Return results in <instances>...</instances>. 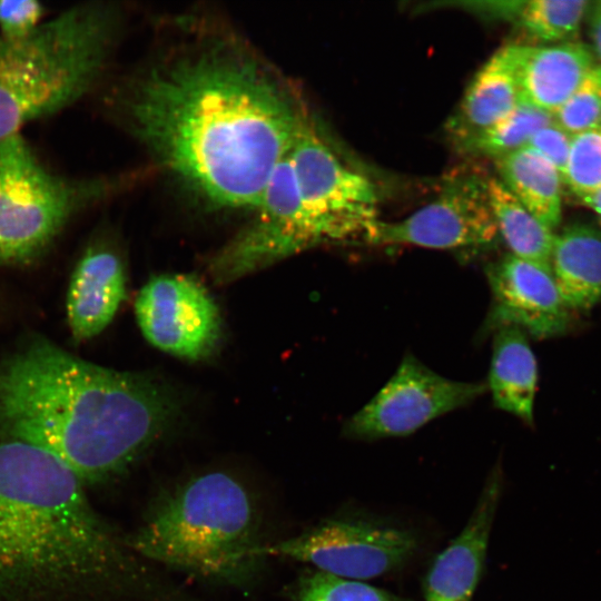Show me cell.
<instances>
[{
  "mask_svg": "<svg viewBox=\"0 0 601 601\" xmlns=\"http://www.w3.org/2000/svg\"><path fill=\"white\" fill-rule=\"evenodd\" d=\"M551 273L569 311H588L601 299V231L575 223L554 235Z\"/></svg>",
  "mask_w": 601,
  "mask_h": 601,
  "instance_id": "obj_17",
  "label": "cell"
},
{
  "mask_svg": "<svg viewBox=\"0 0 601 601\" xmlns=\"http://www.w3.org/2000/svg\"><path fill=\"white\" fill-rule=\"evenodd\" d=\"M417 539L408 530L364 520L333 519L296 536L265 544L263 556L313 564L317 571L348 580H366L402 568L415 554Z\"/></svg>",
  "mask_w": 601,
  "mask_h": 601,
  "instance_id": "obj_8",
  "label": "cell"
},
{
  "mask_svg": "<svg viewBox=\"0 0 601 601\" xmlns=\"http://www.w3.org/2000/svg\"><path fill=\"white\" fill-rule=\"evenodd\" d=\"M131 179L66 177L48 168L20 132L0 140V263L36 258L75 215Z\"/></svg>",
  "mask_w": 601,
  "mask_h": 601,
  "instance_id": "obj_6",
  "label": "cell"
},
{
  "mask_svg": "<svg viewBox=\"0 0 601 601\" xmlns=\"http://www.w3.org/2000/svg\"><path fill=\"white\" fill-rule=\"evenodd\" d=\"M106 2L73 6L29 37L0 38V140L86 96L101 77L119 29Z\"/></svg>",
  "mask_w": 601,
  "mask_h": 601,
  "instance_id": "obj_5",
  "label": "cell"
},
{
  "mask_svg": "<svg viewBox=\"0 0 601 601\" xmlns=\"http://www.w3.org/2000/svg\"><path fill=\"white\" fill-rule=\"evenodd\" d=\"M587 0H522L512 23L543 43L571 41L588 14Z\"/></svg>",
  "mask_w": 601,
  "mask_h": 601,
  "instance_id": "obj_22",
  "label": "cell"
},
{
  "mask_svg": "<svg viewBox=\"0 0 601 601\" xmlns=\"http://www.w3.org/2000/svg\"><path fill=\"white\" fill-rule=\"evenodd\" d=\"M571 138L572 136L553 120L551 124L540 128L530 138L526 146L549 160L562 177L569 156Z\"/></svg>",
  "mask_w": 601,
  "mask_h": 601,
  "instance_id": "obj_28",
  "label": "cell"
},
{
  "mask_svg": "<svg viewBox=\"0 0 601 601\" xmlns=\"http://www.w3.org/2000/svg\"><path fill=\"white\" fill-rule=\"evenodd\" d=\"M520 100L516 80L503 47L472 79L457 110L447 122V131L459 145L508 117Z\"/></svg>",
  "mask_w": 601,
  "mask_h": 601,
  "instance_id": "obj_18",
  "label": "cell"
},
{
  "mask_svg": "<svg viewBox=\"0 0 601 601\" xmlns=\"http://www.w3.org/2000/svg\"><path fill=\"white\" fill-rule=\"evenodd\" d=\"M126 297L120 257L105 245L89 247L78 262L67 295L72 337L85 341L101 333Z\"/></svg>",
  "mask_w": 601,
  "mask_h": 601,
  "instance_id": "obj_16",
  "label": "cell"
},
{
  "mask_svg": "<svg viewBox=\"0 0 601 601\" xmlns=\"http://www.w3.org/2000/svg\"><path fill=\"white\" fill-rule=\"evenodd\" d=\"M252 221L214 259L213 274L233 280L315 247L289 154L277 165Z\"/></svg>",
  "mask_w": 601,
  "mask_h": 601,
  "instance_id": "obj_11",
  "label": "cell"
},
{
  "mask_svg": "<svg viewBox=\"0 0 601 601\" xmlns=\"http://www.w3.org/2000/svg\"><path fill=\"white\" fill-rule=\"evenodd\" d=\"M502 493L495 470L460 534L436 556L425 579V601H470L482 577L490 533Z\"/></svg>",
  "mask_w": 601,
  "mask_h": 601,
  "instance_id": "obj_14",
  "label": "cell"
},
{
  "mask_svg": "<svg viewBox=\"0 0 601 601\" xmlns=\"http://www.w3.org/2000/svg\"><path fill=\"white\" fill-rule=\"evenodd\" d=\"M592 52L601 65V1L590 6L588 11Z\"/></svg>",
  "mask_w": 601,
  "mask_h": 601,
  "instance_id": "obj_29",
  "label": "cell"
},
{
  "mask_svg": "<svg viewBox=\"0 0 601 601\" xmlns=\"http://www.w3.org/2000/svg\"><path fill=\"white\" fill-rule=\"evenodd\" d=\"M553 121V115L523 100L504 119L456 145L463 152L494 160L522 147L542 127Z\"/></svg>",
  "mask_w": 601,
  "mask_h": 601,
  "instance_id": "obj_23",
  "label": "cell"
},
{
  "mask_svg": "<svg viewBox=\"0 0 601 601\" xmlns=\"http://www.w3.org/2000/svg\"><path fill=\"white\" fill-rule=\"evenodd\" d=\"M45 12L35 0L0 1V38L18 41L29 37L42 24Z\"/></svg>",
  "mask_w": 601,
  "mask_h": 601,
  "instance_id": "obj_27",
  "label": "cell"
},
{
  "mask_svg": "<svg viewBox=\"0 0 601 601\" xmlns=\"http://www.w3.org/2000/svg\"><path fill=\"white\" fill-rule=\"evenodd\" d=\"M49 452L0 442V601H204L160 577Z\"/></svg>",
  "mask_w": 601,
  "mask_h": 601,
  "instance_id": "obj_2",
  "label": "cell"
},
{
  "mask_svg": "<svg viewBox=\"0 0 601 601\" xmlns=\"http://www.w3.org/2000/svg\"><path fill=\"white\" fill-rule=\"evenodd\" d=\"M174 402L159 384L35 341L0 361V435L38 446L83 483L110 479L164 433Z\"/></svg>",
  "mask_w": 601,
  "mask_h": 601,
  "instance_id": "obj_3",
  "label": "cell"
},
{
  "mask_svg": "<svg viewBox=\"0 0 601 601\" xmlns=\"http://www.w3.org/2000/svg\"><path fill=\"white\" fill-rule=\"evenodd\" d=\"M538 365L528 335L515 326L494 331L487 388L494 405L532 424Z\"/></svg>",
  "mask_w": 601,
  "mask_h": 601,
  "instance_id": "obj_19",
  "label": "cell"
},
{
  "mask_svg": "<svg viewBox=\"0 0 601 601\" xmlns=\"http://www.w3.org/2000/svg\"><path fill=\"white\" fill-rule=\"evenodd\" d=\"M554 122L573 136L601 128V65L597 63L568 100L553 114Z\"/></svg>",
  "mask_w": 601,
  "mask_h": 601,
  "instance_id": "obj_26",
  "label": "cell"
},
{
  "mask_svg": "<svg viewBox=\"0 0 601 601\" xmlns=\"http://www.w3.org/2000/svg\"><path fill=\"white\" fill-rule=\"evenodd\" d=\"M135 313L155 347L188 359L210 355L221 333L218 307L206 288L187 275H158L140 289Z\"/></svg>",
  "mask_w": 601,
  "mask_h": 601,
  "instance_id": "obj_12",
  "label": "cell"
},
{
  "mask_svg": "<svg viewBox=\"0 0 601 601\" xmlns=\"http://www.w3.org/2000/svg\"><path fill=\"white\" fill-rule=\"evenodd\" d=\"M486 187L499 235L511 254L551 269L555 233L535 218L499 178H487Z\"/></svg>",
  "mask_w": 601,
  "mask_h": 601,
  "instance_id": "obj_21",
  "label": "cell"
},
{
  "mask_svg": "<svg viewBox=\"0 0 601 601\" xmlns=\"http://www.w3.org/2000/svg\"><path fill=\"white\" fill-rule=\"evenodd\" d=\"M486 179L474 174L453 177L434 200L406 218L397 221L378 219L363 242L453 250L491 247L500 235Z\"/></svg>",
  "mask_w": 601,
  "mask_h": 601,
  "instance_id": "obj_9",
  "label": "cell"
},
{
  "mask_svg": "<svg viewBox=\"0 0 601 601\" xmlns=\"http://www.w3.org/2000/svg\"><path fill=\"white\" fill-rule=\"evenodd\" d=\"M500 181L545 227L562 218V177L543 156L525 146L495 160Z\"/></svg>",
  "mask_w": 601,
  "mask_h": 601,
  "instance_id": "obj_20",
  "label": "cell"
},
{
  "mask_svg": "<svg viewBox=\"0 0 601 601\" xmlns=\"http://www.w3.org/2000/svg\"><path fill=\"white\" fill-rule=\"evenodd\" d=\"M296 601H406L386 590L322 571L304 575L296 589Z\"/></svg>",
  "mask_w": 601,
  "mask_h": 601,
  "instance_id": "obj_24",
  "label": "cell"
},
{
  "mask_svg": "<svg viewBox=\"0 0 601 601\" xmlns=\"http://www.w3.org/2000/svg\"><path fill=\"white\" fill-rule=\"evenodd\" d=\"M562 180L579 198L601 188V128L572 136Z\"/></svg>",
  "mask_w": 601,
  "mask_h": 601,
  "instance_id": "obj_25",
  "label": "cell"
},
{
  "mask_svg": "<svg viewBox=\"0 0 601 601\" xmlns=\"http://www.w3.org/2000/svg\"><path fill=\"white\" fill-rule=\"evenodd\" d=\"M487 390L485 383L446 378L406 355L384 387L345 424L348 437L405 436L432 420L465 406Z\"/></svg>",
  "mask_w": 601,
  "mask_h": 601,
  "instance_id": "obj_10",
  "label": "cell"
},
{
  "mask_svg": "<svg viewBox=\"0 0 601 601\" xmlns=\"http://www.w3.org/2000/svg\"><path fill=\"white\" fill-rule=\"evenodd\" d=\"M114 107L188 188L215 206L250 210L309 118L276 71L229 40L158 60Z\"/></svg>",
  "mask_w": 601,
  "mask_h": 601,
  "instance_id": "obj_1",
  "label": "cell"
},
{
  "mask_svg": "<svg viewBox=\"0 0 601 601\" xmlns=\"http://www.w3.org/2000/svg\"><path fill=\"white\" fill-rule=\"evenodd\" d=\"M580 200L601 219V188L580 197Z\"/></svg>",
  "mask_w": 601,
  "mask_h": 601,
  "instance_id": "obj_30",
  "label": "cell"
},
{
  "mask_svg": "<svg viewBox=\"0 0 601 601\" xmlns=\"http://www.w3.org/2000/svg\"><path fill=\"white\" fill-rule=\"evenodd\" d=\"M521 100L553 115L597 65L592 49L583 42L555 45H508Z\"/></svg>",
  "mask_w": 601,
  "mask_h": 601,
  "instance_id": "obj_15",
  "label": "cell"
},
{
  "mask_svg": "<svg viewBox=\"0 0 601 601\" xmlns=\"http://www.w3.org/2000/svg\"><path fill=\"white\" fill-rule=\"evenodd\" d=\"M126 541L150 563L233 585L248 583L265 560L256 501L244 483L223 471L193 476L161 493Z\"/></svg>",
  "mask_w": 601,
  "mask_h": 601,
  "instance_id": "obj_4",
  "label": "cell"
},
{
  "mask_svg": "<svg viewBox=\"0 0 601 601\" xmlns=\"http://www.w3.org/2000/svg\"><path fill=\"white\" fill-rule=\"evenodd\" d=\"M492 293L486 327L515 326L543 339L558 336L570 321L551 269L511 253L485 268Z\"/></svg>",
  "mask_w": 601,
  "mask_h": 601,
  "instance_id": "obj_13",
  "label": "cell"
},
{
  "mask_svg": "<svg viewBox=\"0 0 601 601\" xmlns=\"http://www.w3.org/2000/svg\"><path fill=\"white\" fill-rule=\"evenodd\" d=\"M315 247L363 240L378 220V193L347 167L309 117L289 151Z\"/></svg>",
  "mask_w": 601,
  "mask_h": 601,
  "instance_id": "obj_7",
  "label": "cell"
}]
</instances>
